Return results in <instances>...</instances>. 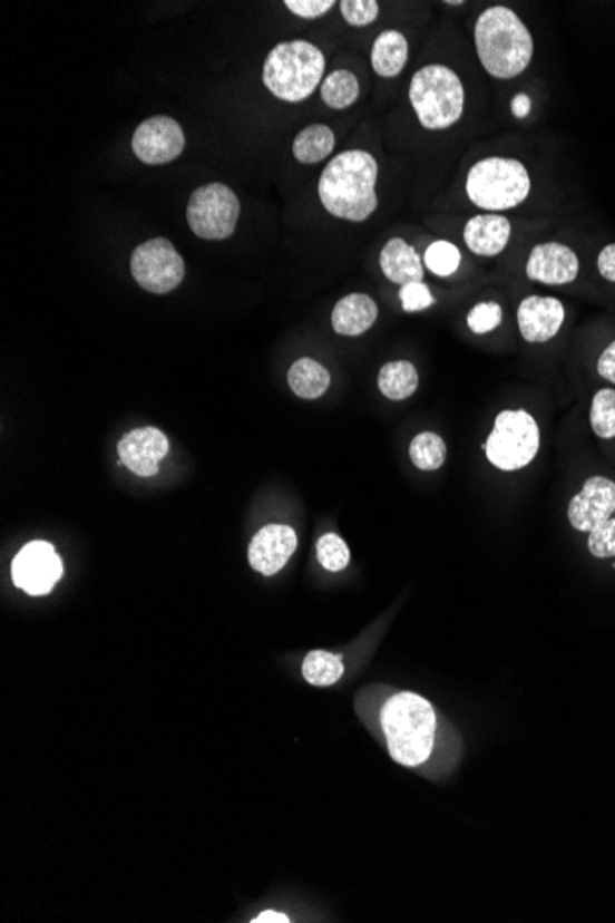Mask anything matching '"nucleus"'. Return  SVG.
Here are the masks:
<instances>
[{
  "label": "nucleus",
  "mask_w": 615,
  "mask_h": 923,
  "mask_svg": "<svg viewBox=\"0 0 615 923\" xmlns=\"http://www.w3.org/2000/svg\"><path fill=\"white\" fill-rule=\"evenodd\" d=\"M409 45L402 32L388 30L380 33L372 45V69L382 78H397L408 64Z\"/></svg>",
  "instance_id": "20"
},
{
  "label": "nucleus",
  "mask_w": 615,
  "mask_h": 923,
  "mask_svg": "<svg viewBox=\"0 0 615 923\" xmlns=\"http://www.w3.org/2000/svg\"><path fill=\"white\" fill-rule=\"evenodd\" d=\"M318 558L321 566L329 572H341L351 563V550L341 536L329 533L319 538Z\"/></svg>",
  "instance_id": "29"
},
{
  "label": "nucleus",
  "mask_w": 615,
  "mask_h": 923,
  "mask_svg": "<svg viewBox=\"0 0 615 923\" xmlns=\"http://www.w3.org/2000/svg\"><path fill=\"white\" fill-rule=\"evenodd\" d=\"M566 310L555 298L530 295L518 308V327L524 340L529 343H546L558 334Z\"/></svg>",
  "instance_id": "16"
},
{
  "label": "nucleus",
  "mask_w": 615,
  "mask_h": 923,
  "mask_svg": "<svg viewBox=\"0 0 615 923\" xmlns=\"http://www.w3.org/2000/svg\"><path fill=\"white\" fill-rule=\"evenodd\" d=\"M378 163L365 149L335 155L319 177L318 192L332 216L365 222L378 208Z\"/></svg>",
  "instance_id": "1"
},
{
  "label": "nucleus",
  "mask_w": 615,
  "mask_h": 923,
  "mask_svg": "<svg viewBox=\"0 0 615 923\" xmlns=\"http://www.w3.org/2000/svg\"><path fill=\"white\" fill-rule=\"evenodd\" d=\"M378 307L365 293H351L335 304L332 327L341 336H361L377 323Z\"/></svg>",
  "instance_id": "19"
},
{
  "label": "nucleus",
  "mask_w": 615,
  "mask_h": 923,
  "mask_svg": "<svg viewBox=\"0 0 615 923\" xmlns=\"http://www.w3.org/2000/svg\"><path fill=\"white\" fill-rule=\"evenodd\" d=\"M297 550V535L290 526H265L250 546V563L262 575H275Z\"/></svg>",
  "instance_id": "15"
},
{
  "label": "nucleus",
  "mask_w": 615,
  "mask_h": 923,
  "mask_svg": "<svg viewBox=\"0 0 615 923\" xmlns=\"http://www.w3.org/2000/svg\"><path fill=\"white\" fill-rule=\"evenodd\" d=\"M465 188L481 211H509L529 197V172L518 159L487 157L470 168Z\"/></svg>",
  "instance_id": "6"
},
{
  "label": "nucleus",
  "mask_w": 615,
  "mask_h": 923,
  "mask_svg": "<svg viewBox=\"0 0 615 923\" xmlns=\"http://www.w3.org/2000/svg\"><path fill=\"white\" fill-rule=\"evenodd\" d=\"M615 511V484L603 476L589 478L580 493L568 505V518L573 529L589 533L608 521Z\"/></svg>",
  "instance_id": "12"
},
{
  "label": "nucleus",
  "mask_w": 615,
  "mask_h": 923,
  "mask_svg": "<svg viewBox=\"0 0 615 923\" xmlns=\"http://www.w3.org/2000/svg\"><path fill=\"white\" fill-rule=\"evenodd\" d=\"M512 225L501 214H479L468 220L462 239L474 255L498 256L509 244Z\"/></svg>",
  "instance_id": "17"
},
{
  "label": "nucleus",
  "mask_w": 615,
  "mask_h": 923,
  "mask_svg": "<svg viewBox=\"0 0 615 923\" xmlns=\"http://www.w3.org/2000/svg\"><path fill=\"white\" fill-rule=\"evenodd\" d=\"M238 216V197L222 183L196 188L186 207L188 225L203 240L228 239L236 229Z\"/></svg>",
  "instance_id": "8"
},
{
  "label": "nucleus",
  "mask_w": 615,
  "mask_h": 923,
  "mask_svg": "<svg viewBox=\"0 0 615 923\" xmlns=\"http://www.w3.org/2000/svg\"><path fill=\"white\" fill-rule=\"evenodd\" d=\"M64 573V564L52 544L30 542L11 563V579L17 589L30 595H45Z\"/></svg>",
  "instance_id": "10"
},
{
  "label": "nucleus",
  "mask_w": 615,
  "mask_h": 923,
  "mask_svg": "<svg viewBox=\"0 0 615 923\" xmlns=\"http://www.w3.org/2000/svg\"><path fill=\"white\" fill-rule=\"evenodd\" d=\"M597 265L606 281L615 282V244L606 245L605 250L601 251Z\"/></svg>",
  "instance_id": "36"
},
{
  "label": "nucleus",
  "mask_w": 615,
  "mask_h": 923,
  "mask_svg": "<svg viewBox=\"0 0 615 923\" xmlns=\"http://www.w3.org/2000/svg\"><path fill=\"white\" fill-rule=\"evenodd\" d=\"M343 659L340 654L326 653V651H312L306 654L303 662V677L308 684L332 686L343 677Z\"/></svg>",
  "instance_id": "25"
},
{
  "label": "nucleus",
  "mask_w": 615,
  "mask_h": 923,
  "mask_svg": "<svg viewBox=\"0 0 615 923\" xmlns=\"http://www.w3.org/2000/svg\"><path fill=\"white\" fill-rule=\"evenodd\" d=\"M501 319H504L501 307L498 303L488 301V303L476 304L468 312L467 323L476 334H488V332L498 329L499 324H501Z\"/></svg>",
  "instance_id": "30"
},
{
  "label": "nucleus",
  "mask_w": 615,
  "mask_h": 923,
  "mask_svg": "<svg viewBox=\"0 0 615 923\" xmlns=\"http://www.w3.org/2000/svg\"><path fill=\"white\" fill-rule=\"evenodd\" d=\"M133 152L146 165H166L177 159L185 149V133L170 117L144 120L133 135Z\"/></svg>",
  "instance_id": "11"
},
{
  "label": "nucleus",
  "mask_w": 615,
  "mask_h": 923,
  "mask_svg": "<svg viewBox=\"0 0 615 923\" xmlns=\"http://www.w3.org/2000/svg\"><path fill=\"white\" fill-rule=\"evenodd\" d=\"M358 96H360V81L351 70H334L321 84V98L330 109H338V111L346 109L358 100Z\"/></svg>",
  "instance_id": "24"
},
{
  "label": "nucleus",
  "mask_w": 615,
  "mask_h": 923,
  "mask_svg": "<svg viewBox=\"0 0 615 923\" xmlns=\"http://www.w3.org/2000/svg\"><path fill=\"white\" fill-rule=\"evenodd\" d=\"M526 271L530 281L541 282L547 286H563L577 279L578 259L568 245L547 242L536 245L535 250L530 251Z\"/></svg>",
  "instance_id": "14"
},
{
  "label": "nucleus",
  "mask_w": 615,
  "mask_h": 923,
  "mask_svg": "<svg viewBox=\"0 0 615 923\" xmlns=\"http://www.w3.org/2000/svg\"><path fill=\"white\" fill-rule=\"evenodd\" d=\"M540 448V430L526 409H507L494 420L485 451L488 462L499 470H520L527 467Z\"/></svg>",
  "instance_id": "7"
},
{
  "label": "nucleus",
  "mask_w": 615,
  "mask_h": 923,
  "mask_svg": "<svg viewBox=\"0 0 615 923\" xmlns=\"http://www.w3.org/2000/svg\"><path fill=\"white\" fill-rule=\"evenodd\" d=\"M335 148V135L324 124H312L293 140V155L303 165H318Z\"/></svg>",
  "instance_id": "22"
},
{
  "label": "nucleus",
  "mask_w": 615,
  "mask_h": 923,
  "mask_svg": "<svg viewBox=\"0 0 615 923\" xmlns=\"http://www.w3.org/2000/svg\"><path fill=\"white\" fill-rule=\"evenodd\" d=\"M340 8L343 19L351 27H367L380 16V4L377 0H341Z\"/></svg>",
  "instance_id": "31"
},
{
  "label": "nucleus",
  "mask_w": 615,
  "mask_h": 923,
  "mask_svg": "<svg viewBox=\"0 0 615 923\" xmlns=\"http://www.w3.org/2000/svg\"><path fill=\"white\" fill-rule=\"evenodd\" d=\"M378 388L389 400H406L419 388V372L411 361H389L380 369Z\"/></svg>",
  "instance_id": "23"
},
{
  "label": "nucleus",
  "mask_w": 615,
  "mask_h": 923,
  "mask_svg": "<svg viewBox=\"0 0 615 923\" xmlns=\"http://www.w3.org/2000/svg\"><path fill=\"white\" fill-rule=\"evenodd\" d=\"M382 728L389 754L403 767H419L436 747L437 716L424 697L402 691L382 708Z\"/></svg>",
  "instance_id": "3"
},
{
  "label": "nucleus",
  "mask_w": 615,
  "mask_h": 923,
  "mask_svg": "<svg viewBox=\"0 0 615 923\" xmlns=\"http://www.w3.org/2000/svg\"><path fill=\"white\" fill-rule=\"evenodd\" d=\"M287 383L297 397L313 400L326 394L330 386V372L319 361L312 358H301L290 367Z\"/></svg>",
  "instance_id": "21"
},
{
  "label": "nucleus",
  "mask_w": 615,
  "mask_h": 923,
  "mask_svg": "<svg viewBox=\"0 0 615 923\" xmlns=\"http://www.w3.org/2000/svg\"><path fill=\"white\" fill-rule=\"evenodd\" d=\"M287 10L301 19H318L334 8V0H286Z\"/></svg>",
  "instance_id": "34"
},
{
  "label": "nucleus",
  "mask_w": 615,
  "mask_h": 923,
  "mask_svg": "<svg viewBox=\"0 0 615 923\" xmlns=\"http://www.w3.org/2000/svg\"><path fill=\"white\" fill-rule=\"evenodd\" d=\"M478 58L488 75L512 80L530 65L535 43L526 25L507 6H492L479 16L474 30Z\"/></svg>",
  "instance_id": "2"
},
{
  "label": "nucleus",
  "mask_w": 615,
  "mask_h": 923,
  "mask_svg": "<svg viewBox=\"0 0 615 923\" xmlns=\"http://www.w3.org/2000/svg\"><path fill=\"white\" fill-rule=\"evenodd\" d=\"M589 422L594 428L595 436L601 439H614L615 437V389H601L592 402Z\"/></svg>",
  "instance_id": "27"
},
{
  "label": "nucleus",
  "mask_w": 615,
  "mask_h": 923,
  "mask_svg": "<svg viewBox=\"0 0 615 923\" xmlns=\"http://www.w3.org/2000/svg\"><path fill=\"white\" fill-rule=\"evenodd\" d=\"M510 111L515 115L516 118H526L530 111V98L526 95V93H520V95H516L510 101Z\"/></svg>",
  "instance_id": "37"
},
{
  "label": "nucleus",
  "mask_w": 615,
  "mask_h": 923,
  "mask_svg": "<svg viewBox=\"0 0 615 923\" xmlns=\"http://www.w3.org/2000/svg\"><path fill=\"white\" fill-rule=\"evenodd\" d=\"M409 100L422 128L440 132L456 126L465 113V87L446 65H426L409 86Z\"/></svg>",
  "instance_id": "5"
},
{
  "label": "nucleus",
  "mask_w": 615,
  "mask_h": 923,
  "mask_svg": "<svg viewBox=\"0 0 615 923\" xmlns=\"http://www.w3.org/2000/svg\"><path fill=\"white\" fill-rule=\"evenodd\" d=\"M131 273L146 292L163 295L185 279V261L168 240H148L133 251Z\"/></svg>",
  "instance_id": "9"
},
{
  "label": "nucleus",
  "mask_w": 615,
  "mask_h": 923,
  "mask_svg": "<svg viewBox=\"0 0 615 923\" xmlns=\"http://www.w3.org/2000/svg\"><path fill=\"white\" fill-rule=\"evenodd\" d=\"M170 450V443L157 428H138L129 431L118 443L120 462L140 478H152L159 473V463Z\"/></svg>",
  "instance_id": "13"
},
{
  "label": "nucleus",
  "mask_w": 615,
  "mask_h": 923,
  "mask_svg": "<svg viewBox=\"0 0 615 923\" xmlns=\"http://www.w3.org/2000/svg\"><path fill=\"white\" fill-rule=\"evenodd\" d=\"M255 923H287L290 919H287L286 914L276 913V911H265L262 913L261 916H256L253 920Z\"/></svg>",
  "instance_id": "38"
},
{
  "label": "nucleus",
  "mask_w": 615,
  "mask_h": 923,
  "mask_svg": "<svg viewBox=\"0 0 615 923\" xmlns=\"http://www.w3.org/2000/svg\"><path fill=\"white\" fill-rule=\"evenodd\" d=\"M446 4H448V6H459V4H462V2H461V0H457V2H453V0H448V2H446Z\"/></svg>",
  "instance_id": "39"
},
{
  "label": "nucleus",
  "mask_w": 615,
  "mask_h": 923,
  "mask_svg": "<svg viewBox=\"0 0 615 923\" xmlns=\"http://www.w3.org/2000/svg\"><path fill=\"white\" fill-rule=\"evenodd\" d=\"M597 371L605 380L615 383V341L606 347V351L601 354L599 361H597Z\"/></svg>",
  "instance_id": "35"
},
{
  "label": "nucleus",
  "mask_w": 615,
  "mask_h": 923,
  "mask_svg": "<svg viewBox=\"0 0 615 923\" xmlns=\"http://www.w3.org/2000/svg\"><path fill=\"white\" fill-rule=\"evenodd\" d=\"M588 550L597 558L615 557V518L589 531Z\"/></svg>",
  "instance_id": "32"
},
{
  "label": "nucleus",
  "mask_w": 615,
  "mask_h": 923,
  "mask_svg": "<svg viewBox=\"0 0 615 923\" xmlns=\"http://www.w3.org/2000/svg\"><path fill=\"white\" fill-rule=\"evenodd\" d=\"M324 56L303 39L276 45L265 58L262 80L271 95L297 104L313 95L323 80Z\"/></svg>",
  "instance_id": "4"
},
{
  "label": "nucleus",
  "mask_w": 615,
  "mask_h": 923,
  "mask_svg": "<svg viewBox=\"0 0 615 923\" xmlns=\"http://www.w3.org/2000/svg\"><path fill=\"white\" fill-rule=\"evenodd\" d=\"M380 268L383 275L394 284H409V282L424 281V265L413 245L406 240H389L382 253H380Z\"/></svg>",
  "instance_id": "18"
},
{
  "label": "nucleus",
  "mask_w": 615,
  "mask_h": 923,
  "mask_svg": "<svg viewBox=\"0 0 615 923\" xmlns=\"http://www.w3.org/2000/svg\"><path fill=\"white\" fill-rule=\"evenodd\" d=\"M409 454L420 470H437L446 459V445L442 437L424 431L414 437L409 446Z\"/></svg>",
  "instance_id": "26"
},
{
  "label": "nucleus",
  "mask_w": 615,
  "mask_h": 923,
  "mask_svg": "<svg viewBox=\"0 0 615 923\" xmlns=\"http://www.w3.org/2000/svg\"><path fill=\"white\" fill-rule=\"evenodd\" d=\"M424 262L437 276H450L461 265V251L448 240H437L426 250Z\"/></svg>",
  "instance_id": "28"
},
{
  "label": "nucleus",
  "mask_w": 615,
  "mask_h": 923,
  "mask_svg": "<svg viewBox=\"0 0 615 923\" xmlns=\"http://www.w3.org/2000/svg\"><path fill=\"white\" fill-rule=\"evenodd\" d=\"M403 312L413 313L436 304V298L424 282H409L400 288Z\"/></svg>",
  "instance_id": "33"
}]
</instances>
